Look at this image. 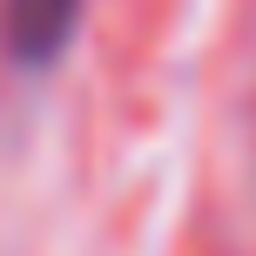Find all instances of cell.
Listing matches in <instances>:
<instances>
[{
  "label": "cell",
  "instance_id": "1",
  "mask_svg": "<svg viewBox=\"0 0 256 256\" xmlns=\"http://www.w3.org/2000/svg\"><path fill=\"white\" fill-rule=\"evenodd\" d=\"M81 20V0H7V48L20 61H48L68 48Z\"/></svg>",
  "mask_w": 256,
  "mask_h": 256
}]
</instances>
